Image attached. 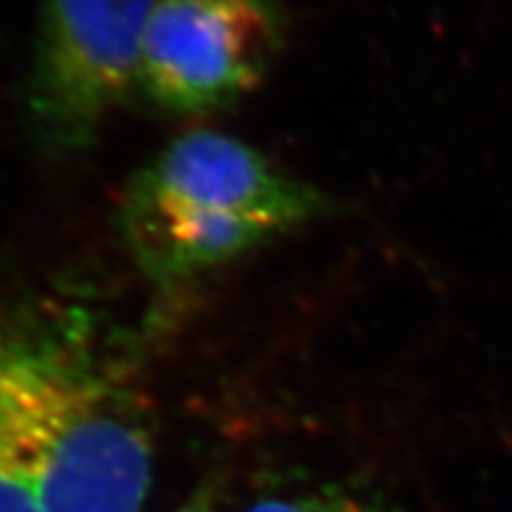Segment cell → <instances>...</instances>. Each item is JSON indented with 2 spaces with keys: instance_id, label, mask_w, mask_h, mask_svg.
<instances>
[{
  "instance_id": "obj_3",
  "label": "cell",
  "mask_w": 512,
  "mask_h": 512,
  "mask_svg": "<svg viewBox=\"0 0 512 512\" xmlns=\"http://www.w3.org/2000/svg\"><path fill=\"white\" fill-rule=\"evenodd\" d=\"M157 0H41L27 79V117L53 155L86 150L138 86L140 50Z\"/></svg>"
},
{
  "instance_id": "obj_1",
  "label": "cell",
  "mask_w": 512,
  "mask_h": 512,
  "mask_svg": "<svg viewBox=\"0 0 512 512\" xmlns=\"http://www.w3.org/2000/svg\"><path fill=\"white\" fill-rule=\"evenodd\" d=\"M0 446L46 512H143L150 432L76 318L0 320Z\"/></svg>"
},
{
  "instance_id": "obj_4",
  "label": "cell",
  "mask_w": 512,
  "mask_h": 512,
  "mask_svg": "<svg viewBox=\"0 0 512 512\" xmlns=\"http://www.w3.org/2000/svg\"><path fill=\"white\" fill-rule=\"evenodd\" d=\"M283 43L280 0H157L138 88L171 114L223 110L264 83Z\"/></svg>"
},
{
  "instance_id": "obj_5",
  "label": "cell",
  "mask_w": 512,
  "mask_h": 512,
  "mask_svg": "<svg viewBox=\"0 0 512 512\" xmlns=\"http://www.w3.org/2000/svg\"><path fill=\"white\" fill-rule=\"evenodd\" d=\"M245 512H399L375 496L344 489H318L309 494L264 498Z\"/></svg>"
},
{
  "instance_id": "obj_6",
  "label": "cell",
  "mask_w": 512,
  "mask_h": 512,
  "mask_svg": "<svg viewBox=\"0 0 512 512\" xmlns=\"http://www.w3.org/2000/svg\"><path fill=\"white\" fill-rule=\"evenodd\" d=\"M0 512H46L22 467L0 446Z\"/></svg>"
},
{
  "instance_id": "obj_2",
  "label": "cell",
  "mask_w": 512,
  "mask_h": 512,
  "mask_svg": "<svg viewBox=\"0 0 512 512\" xmlns=\"http://www.w3.org/2000/svg\"><path fill=\"white\" fill-rule=\"evenodd\" d=\"M325 211V195L252 145L192 131L136 171L119 204V233L138 271L174 290Z\"/></svg>"
},
{
  "instance_id": "obj_7",
  "label": "cell",
  "mask_w": 512,
  "mask_h": 512,
  "mask_svg": "<svg viewBox=\"0 0 512 512\" xmlns=\"http://www.w3.org/2000/svg\"><path fill=\"white\" fill-rule=\"evenodd\" d=\"M183 512H207V510H200V508H188V510H183Z\"/></svg>"
}]
</instances>
